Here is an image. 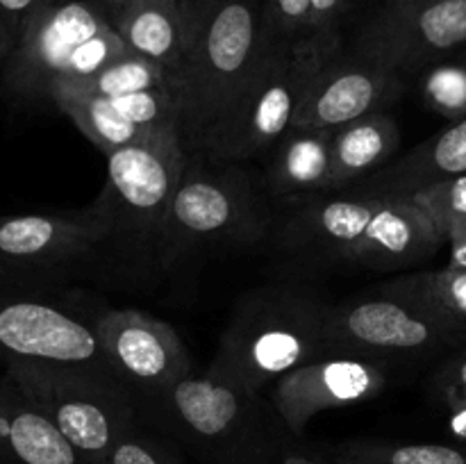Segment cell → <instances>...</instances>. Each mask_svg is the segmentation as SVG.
<instances>
[{"label":"cell","instance_id":"d4e9b609","mask_svg":"<svg viewBox=\"0 0 466 464\" xmlns=\"http://www.w3.org/2000/svg\"><path fill=\"white\" fill-rule=\"evenodd\" d=\"M337 464H466V446L350 439L332 446Z\"/></svg>","mask_w":466,"mask_h":464},{"label":"cell","instance_id":"d590c367","mask_svg":"<svg viewBox=\"0 0 466 464\" xmlns=\"http://www.w3.org/2000/svg\"><path fill=\"white\" fill-rule=\"evenodd\" d=\"M282 464H330V459L319 458V455H312V453H305V450L289 449L285 453V458H282Z\"/></svg>","mask_w":466,"mask_h":464},{"label":"cell","instance_id":"5b68a950","mask_svg":"<svg viewBox=\"0 0 466 464\" xmlns=\"http://www.w3.org/2000/svg\"><path fill=\"white\" fill-rule=\"evenodd\" d=\"M127 53L96 0H48L5 62L0 86L21 100L48 98Z\"/></svg>","mask_w":466,"mask_h":464},{"label":"cell","instance_id":"60d3db41","mask_svg":"<svg viewBox=\"0 0 466 464\" xmlns=\"http://www.w3.org/2000/svg\"><path fill=\"white\" fill-rule=\"evenodd\" d=\"M330 464H337V462H332V459H330Z\"/></svg>","mask_w":466,"mask_h":464},{"label":"cell","instance_id":"7c38bea8","mask_svg":"<svg viewBox=\"0 0 466 464\" xmlns=\"http://www.w3.org/2000/svg\"><path fill=\"white\" fill-rule=\"evenodd\" d=\"M114 376L135 396L191 376V355L176 328L141 309L112 308L91 318Z\"/></svg>","mask_w":466,"mask_h":464},{"label":"cell","instance_id":"4316f807","mask_svg":"<svg viewBox=\"0 0 466 464\" xmlns=\"http://www.w3.org/2000/svg\"><path fill=\"white\" fill-rule=\"evenodd\" d=\"M410 198L421 205L446 244L466 232V176L435 182Z\"/></svg>","mask_w":466,"mask_h":464},{"label":"cell","instance_id":"6da1fadb","mask_svg":"<svg viewBox=\"0 0 466 464\" xmlns=\"http://www.w3.org/2000/svg\"><path fill=\"white\" fill-rule=\"evenodd\" d=\"M135 398L141 423L198 464H282L294 449L271 400L205 373Z\"/></svg>","mask_w":466,"mask_h":464},{"label":"cell","instance_id":"ac0fdd59","mask_svg":"<svg viewBox=\"0 0 466 464\" xmlns=\"http://www.w3.org/2000/svg\"><path fill=\"white\" fill-rule=\"evenodd\" d=\"M466 176V118L414 146L403 157L391 159L385 168L349 189L355 196L403 198L435 182Z\"/></svg>","mask_w":466,"mask_h":464},{"label":"cell","instance_id":"5bb4252c","mask_svg":"<svg viewBox=\"0 0 466 464\" xmlns=\"http://www.w3.org/2000/svg\"><path fill=\"white\" fill-rule=\"evenodd\" d=\"M390 371L385 362L346 355H323L273 382L271 403L294 437L328 409L373 400L385 391Z\"/></svg>","mask_w":466,"mask_h":464},{"label":"cell","instance_id":"9a60e30c","mask_svg":"<svg viewBox=\"0 0 466 464\" xmlns=\"http://www.w3.org/2000/svg\"><path fill=\"white\" fill-rule=\"evenodd\" d=\"M405 91V76L380 66L362 55L339 57L321 64L305 89L291 127L337 130L373 112H385Z\"/></svg>","mask_w":466,"mask_h":464},{"label":"cell","instance_id":"30bf717a","mask_svg":"<svg viewBox=\"0 0 466 464\" xmlns=\"http://www.w3.org/2000/svg\"><path fill=\"white\" fill-rule=\"evenodd\" d=\"M462 339L464 335L421 309L376 291L373 298L332 305L323 328V355H346L387 364L391 358L431 355Z\"/></svg>","mask_w":466,"mask_h":464},{"label":"cell","instance_id":"d6a6232c","mask_svg":"<svg viewBox=\"0 0 466 464\" xmlns=\"http://www.w3.org/2000/svg\"><path fill=\"white\" fill-rule=\"evenodd\" d=\"M432 387L441 400L458 391H466V348L441 364L440 371L432 376Z\"/></svg>","mask_w":466,"mask_h":464},{"label":"cell","instance_id":"ffe728a7","mask_svg":"<svg viewBox=\"0 0 466 464\" xmlns=\"http://www.w3.org/2000/svg\"><path fill=\"white\" fill-rule=\"evenodd\" d=\"M335 130L291 127L276 146L268 185L280 198L312 200L330 194Z\"/></svg>","mask_w":466,"mask_h":464},{"label":"cell","instance_id":"44dd1931","mask_svg":"<svg viewBox=\"0 0 466 464\" xmlns=\"http://www.w3.org/2000/svg\"><path fill=\"white\" fill-rule=\"evenodd\" d=\"M400 144V127L387 112L367 116L337 127L332 136V187L330 194L353 189L385 168Z\"/></svg>","mask_w":466,"mask_h":464},{"label":"cell","instance_id":"74e56055","mask_svg":"<svg viewBox=\"0 0 466 464\" xmlns=\"http://www.w3.org/2000/svg\"><path fill=\"white\" fill-rule=\"evenodd\" d=\"M96 3L100 5V9H103L105 14L109 16V21H114V18L118 16V14L123 12V9L130 7L135 0H96Z\"/></svg>","mask_w":466,"mask_h":464},{"label":"cell","instance_id":"e575fe53","mask_svg":"<svg viewBox=\"0 0 466 464\" xmlns=\"http://www.w3.org/2000/svg\"><path fill=\"white\" fill-rule=\"evenodd\" d=\"M446 408H449V428L453 437L466 446V391H458L444 398Z\"/></svg>","mask_w":466,"mask_h":464},{"label":"cell","instance_id":"8fae6325","mask_svg":"<svg viewBox=\"0 0 466 464\" xmlns=\"http://www.w3.org/2000/svg\"><path fill=\"white\" fill-rule=\"evenodd\" d=\"M9 362L71 364L112 371L94 323L73 314L66 305L0 287V364Z\"/></svg>","mask_w":466,"mask_h":464},{"label":"cell","instance_id":"52a82bcc","mask_svg":"<svg viewBox=\"0 0 466 464\" xmlns=\"http://www.w3.org/2000/svg\"><path fill=\"white\" fill-rule=\"evenodd\" d=\"M189 155L182 139L107 155L103 191L91 203L105 226V250H135L157 267L159 237Z\"/></svg>","mask_w":466,"mask_h":464},{"label":"cell","instance_id":"3957f363","mask_svg":"<svg viewBox=\"0 0 466 464\" xmlns=\"http://www.w3.org/2000/svg\"><path fill=\"white\" fill-rule=\"evenodd\" d=\"M273 36L267 0H218L208 14L173 71L182 139L191 155L198 153Z\"/></svg>","mask_w":466,"mask_h":464},{"label":"cell","instance_id":"ba28073f","mask_svg":"<svg viewBox=\"0 0 466 464\" xmlns=\"http://www.w3.org/2000/svg\"><path fill=\"white\" fill-rule=\"evenodd\" d=\"M262 232V212L246 173L228 164L209 168L189 155L159 237L157 268L177 267L205 248L258 241Z\"/></svg>","mask_w":466,"mask_h":464},{"label":"cell","instance_id":"484cf974","mask_svg":"<svg viewBox=\"0 0 466 464\" xmlns=\"http://www.w3.org/2000/svg\"><path fill=\"white\" fill-rule=\"evenodd\" d=\"M159 86H173V73L162 64L146 59L135 53H123L121 57L105 64L98 73L73 86H64L68 91H82V94L103 96V98H118V96L139 94V91L159 89ZM59 89V91H64ZM57 94V91H55ZM53 98V96H50Z\"/></svg>","mask_w":466,"mask_h":464},{"label":"cell","instance_id":"f35d334b","mask_svg":"<svg viewBox=\"0 0 466 464\" xmlns=\"http://www.w3.org/2000/svg\"><path fill=\"white\" fill-rule=\"evenodd\" d=\"M428 3H435V0H385L382 9H387V12H405V9L421 7V5Z\"/></svg>","mask_w":466,"mask_h":464},{"label":"cell","instance_id":"8d00e7d4","mask_svg":"<svg viewBox=\"0 0 466 464\" xmlns=\"http://www.w3.org/2000/svg\"><path fill=\"white\" fill-rule=\"evenodd\" d=\"M449 246H451L449 267L466 268V232H464V235H460L458 239L449 241Z\"/></svg>","mask_w":466,"mask_h":464},{"label":"cell","instance_id":"d6986e66","mask_svg":"<svg viewBox=\"0 0 466 464\" xmlns=\"http://www.w3.org/2000/svg\"><path fill=\"white\" fill-rule=\"evenodd\" d=\"M380 207L376 196H319L308 200L280 232L287 250L314 253L339 259V255L367 230L369 221Z\"/></svg>","mask_w":466,"mask_h":464},{"label":"cell","instance_id":"8992f818","mask_svg":"<svg viewBox=\"0 0 466 464\" xmlns=\"http://www.w3.org/2000/svg\"><path fill=\"white\" fill-rule=\"evenodd\" d=\"M3 368L86 464H107L121 437L141 423L135 394L107 368L36 362H9Z\"/></svg>","mask_w":466,"mask_h":464},{"label":"cell","instance_id":"2e32d148","mask_svg":"<svg viewBox=\"0 0 466 464\" xmlns=\"http://www.w3.org/2000/svg\"><path fill=\"white\" fill-rule=\"evenodd\" d=\"M446 244L421 205L410 196L380 198L367 230L339 255L341 262L391 271L432 257Z\"/></svg>","mask_w":466,"mask_h":464},{"label":"cell","instance_id":"7402d4cb","mask_svg":"<svg viewBox=\"0 0 466 464\" xmlns=\"http://www.w3.org/2000/svg\"><path fill=\"white\" fill-rule=\"evenodd\" d=\"M50 103L71 118L73 126L105 153L130 146H155L164 144L171 139H182L180 132H157L150 127L137 126L130 118L123 116L116 109V105L109 98L94 94H82V91H57L53 94ZM185 141V139H182Z\"/></svg>","mask_w":466,"mask_h":464},{"label":"cell","instance_id":"836d02e7","mask_svg":"<svg viewBox=\"0 0 466 464\" xmlns=\"http://www.w3.org/2000/svg\"><path fill=\"white\" fill-rule=\"evenodd\" d=\"M217 5L218 0H177V7H180L182 23H185L187 32V45L191 44V39H194V35L198 32V27L203 25L208 14L212 12Z\"/></svg>","mask_w":466,"mask_h":464},{"label":"cell","instance_id":"1f68e13d","mask_svg":"<svg viewBox=\"0 0 466 464\" xmlns=\"http://www.w3.org/2000/svg\"><path fill=\"white\" fill-rule=\"evenodd\" d=\"M46 3L48 0H0V21L16 44Z\"/></svg>","mask_w":466,"mask_h":464},{"label":"cell","instance_id":"ab89813d","mask_svg":"<svg viewBox=\"0 0 466 464\" xmlns=\"http://www.w3.org/2000/svg\"><path fill=\"white\" fill-rule=\"evenodd\" d=\"M16 48V41L9 35V30L5 27V23L0 21V59H7L12 55V50Z\"/></svg>","mask_w":466,"mask_h":464},{"label":"cell","instance_id":"4dcf8cb0","mask_svg":"<svg viewBox=\"0 0 466 464\" xmlns=\"http://www.w3.org/2000/svg\"><path fill=\"white\" fill-rule=\"evenodd\" d=\"M353 0H312L308 36L323 41H339V23L349 12Z\"/></svg>","mask_w":466,"mask_h":464},{"label":"cell","instance_id":"9c48e42d","mask_svg":"<svg viewBox=\"0 0 466 464\" xmlns=\"http://www.w3.org/2000/svg\"><path fill=\"white\" fill-rule=\"evenodd\" d=\"M105 250V226L94 207L0 217V287L32 291L57 285Z\"/></svg>","mask_w":466,"mask_h":464},{"label":"cell","instance_id":"cb8c5ba5","mask_svg":"<svg viewBox=\"0 0 466 464\" xmlns=\"http://www.w3.org/2000/svg\"><path fill=\"white\" fill-rule=\"evenodd\" d=\"M378 294L399 298L466 337V268L449 267L405 273L378 287Z\"/></svg>","mask_w":466,"mask_h":464},{"label":"cell","instance_id":"83f0119b","mask_svg":"<svg viewBox=\"0 0 466 464\" xmlns=\"http://www.w3.org/2000/svg\"><path fill=\"white\" fill-rule=\"evenodd\" d=\"M421 96L440 116L453 123L466 118V62H440L428 68Z\"/></svg>","mask_w":466,"mask_h":464},{"label":"cell","instance_id":"7a4b0ae2","mask_svg":"<svg viewBox=\"0 0 466 464\" xmlns=\"http://www.w3.org/2000/svg\"><path fill=\"white\" fill-rule=\"evenodd\" d=\"M330 308L323 296L305 287L271 285L248 291L237 303L205 376L262 394L267 385L321 358Z\"/></svg>","mask_w":466,"mask_h":464},{"label":"cell","instance_id":"4fadbf2b","mask_svg":"<svg viewBox=\"0 0 466 464\" xmlns=\"http://www.w3.org/2000/svg\"><path fill=\"white\" fill-rule=\"evenodd\" d=\"M466 45V0H435L405 12L382 9L358 36L355 53L400 73L431 68Z\"/></svg>","mask_w":466,"mask_h":464},{"label":"cell","instance_id":"277c9868","mask_svg":"<svg viewBox=\"0 0 466 464\" xmlns=\"http://www.w3.org/2000/svg\"><path fill=\"white\" fill-rule=\"evenodd\" d=\"M337 53L339 41L273 36L264 57L196 155L212 162L232 164L276 148L278 141L291 130L314 73Z\"/></svg>","mask_w":466,"mask_h":464},{"label":"cell","instance_id":"603a6c76","mask_svg":"<svg viewBox=\"0 0 466 464\" xmlns=\"http://www.w3.org/2000/svg\"><path fill=\"white\" fill-rule=\"evenodd\" d=\"M112 23L130 53L176 71L187 50L177 0H135Z\"/></svg>","mask_w":466,"mask_h":464},{"label":"cell","instance_id":"f1b7e54d","mask_svg":"<svg viewBox=\"0 0 466 464\" xmlns=\"http://www.w3.org/2000/svg\"><path fill=\"white\" fill-rule=\"evenodd\" d=\"M107 464H189L173 441L139 423L121 437Z\"/></svg>","mask_w":466,"mask_h":464},{"label":"cell","instance_id":"f546056e","mask_svg":"<svg viewBox=\"0 0 466 464\" xmlns=\"http://www.w3.org/2000/svg\"><path fill=\"white\" fill-rule=\"evenodd\" d=\"M271 27L282 39L308 36L312 0H267Z\"/></svg>","mask_w":466,"mask_h":464},{"label":"cell","instance_id":"e0dca14e","mask_svg":"<svg viewBox=\"0 0 466 464\" xmlns=\"http://www.w3.org/2000/svg\"><path fill=\"white\" fill-rule=\"evenodd\" d=\"M0 464H86L5 368L0 373Z\"/></svg>","mask_w":466,"mask_h":464}]
</instances>
